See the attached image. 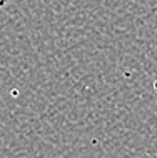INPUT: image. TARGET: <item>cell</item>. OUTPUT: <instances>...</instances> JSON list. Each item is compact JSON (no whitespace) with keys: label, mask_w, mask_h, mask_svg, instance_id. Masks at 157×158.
<instances>
[{"label":"cell","mask_w":157,"mask_h":158,"mask_svg":"<svg viewBox=\"0 0 157 158\" xmlns=\"http://www.w3.org/2000/svg\"><path fill=\"white\" fill-rule=\"evenodd\" d=\"M7 2H8V0H0V8L5 7V5H7Z\"/></svg>","instance_id":"1"}]
</instances>
